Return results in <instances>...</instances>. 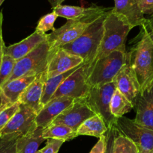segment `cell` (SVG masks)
<instances>
[{"label":"cell","instance_id":"obj_24","mask_svg":"<svg viewBox=\"0 0 153 153\" xmlns=\"http://www.w3.org/2000/svg\"><path fill=\"white\" fill-rule=\"evenodd\" d=\"M42 136L46 140L47 139H57L63 140L64 142L77 137L76 132L72 128L62 124L52 123L43 128Z\"/></svg>","mask_w":153,"mask_h":153},{"label":"cell","instance_id":"obj_21","mask_svg":"<svg viewBox=\"0 0 153 153\" xmlns=\"http://www.w3.org/2000/svg\"><path fill=\"white\" fill-rule=\"evenodd\" d=\"M43 128L38 127L33 132L19 137L16 142V153H36L45 139L42 136Z\"/></svg>","mask_w":153,"mask_h":153},{"label":"cell","instance_id":"obj_3","mask_svg":"<svg viewBox=\"0 0 153 153\" xmlns=\"http://www.w3.org/2000/svg\"><path fill=\"white\" fill-rule=\"evenodd\" d=\"M132 28H133L130 26L125 18L115 13L112 10V8L111 9L105 18L103 37L100 41L98 52L90 67L96 61L114 51L126 50V37ZM88 69L86 71L85 75Z\"/></svg>","mask_w":153,"mask_h":153},{"label":"cell","instance_id":"obj_40","mask_svg":"<svg viewBox=\"0 0 153 153\" xmlns=\"http://www.w3.org/2000/svg\"><path fill=\"white\" fill-rule=\"evenodd\" d=\"M148 153H153V149H152V150H151V151H150V152H148Z\"/></svg>","mask_w":153,"mask_h":153},{"label":"cell","instance_id":"obj_20","mask_svg":"<svg viewBox=\"0 0 153 153\" xmlns=\"http://www.w3.org/2000/svg\"><path fill=\"white\" fill-rule=\"evenodd\" d=\"M36 77L37 76H28L14 79L4 84L1 88L2 91L9 102L10 104H14L17 102L21 94Z\"/></svg>","mask_w":153,"mask_h":153},{"label":"cell","instance_id":"obj_23","mask_svg":"<svg viewBox=\"0 0 153 153\" xmlns=\"http://www.w3.org/2000/svg\"><path fill=\"white\" fill-rule=\"evenodd\" d=\"M79 67H75V68L72 69V70H69L68 72H65V73H62V74H60L56 76H54V77L50 78V79H47L45 81L44 84V89L41 97V100H40L42 108L44 105H46L52 100V96L54 95V94L57 91L58 87L61 85V84L64 82V79H67Z\"/></svg>","mask_w":153,"mask_h":153},{"label":"cell","instance_id":"obj_35","mask_svg":"<svg viewBox=\"0 0 153 153\" xmlns=\"http://www.w3.org/2000/svg\"><path fill=\"white\" fill-rule=\"evenodd\" d=\"M105 149V135L104 134L98 143L94 146V147L92 149L89 153H104Z\"/></svg>","mask_w":153,"mask_h":153},{"label":"cell","instance_id":"obj_7","mask_svg":"<svg viewBox=\"0 0 153 153\" xmlns=\"http://www.w3.org/2000/svg\"><path fill=\"white\" fill-rule=\"evenodd\" d=\"M103 13L94 15L82 19H77V20L69 19L62 26L58 28H56L53 31H52V33L46 34V41L49 43L50 49V57L58 49L78 38L86 29L89 24Z\"/></svg>","mask_w":153,"mask_h":153},{"label":"cell","instance_id":"obj_31","mask_svg":"<svg viewBox=\"0 0 153 153\" xmlns=\"http://www.w3.org/2000/svg\"><path fill=\"white\" fill-rule=\"evenodd\" d=\"M117 130L114 126L108 128L105 132V149L104 153H112L113 152L114 140L116 136Z\"/></svg>","mask_w":153,"mask_h":153},{"label":"cell","instance_id":"obj_15","mask_svg":"<svg viewBox=\"0 0 153 153\" xmlns=\"http://www.w3.org/2000/svg\"><path fill=\"white\" fill-rule=\"evenodd\" d=\"M74 100L70 97H58L51 100L36 117V125L38 127L44 128L52 123V121L68 107L74 102Z\"/></svg>","mask_w":153,"mask_h":153},{"label":"cell","instance_id":"obj_38","mask_svg":"<svg viewBox=\"0 0 153 153\" xmlns=\"http://www.w3.org/2000/svg\"><path fill=\"white\" fill-rule=\"evenodd\" d=\"M64 1V0H48V1H49L51 7H52V10H53L55 7H56L57 6L62 4V3Z\"/></svg>","mask_w":153,"mask_h":153},{"label":"cell","instance_id":"obj_30","mask_svg":"<svg viewBox=\"0 0 153 153\" xmlns=\"http://www.w3.org/2000/svg\"><path fill=\"white\" fill-rule=\"evenodd\" d=\"M64 142L57 139H47L46 146L39 149L36 153H58Z\"/></svg>","mask_w":153,"mask_h":153},{"label":"cell","instance_id":"obj_12","mask_svg":"<svg viewBox=\"0 0 153 153\" xmlns=\"http://www.w3.org/2000/svg\"><path fill=\"white\" fill-rule=\"evenodd\" d=\"M83 64L81 58L58 49L50 57L45 71L46 79L62 74Z\"/></svg>","mask_w":153,"mask_h":153},{"label":"cell","instance_id":"obj_33","mask_svg":"<svg viewBox=\"0 0 153 153\" xmlns=\"http://www.w3.org/2000/svg\"><path fill=\"white\" fill-rule=\"evenodd\" d=\"M143 14H153V0H138Z\"/></svg>","mask_w":153,"mask_h":153},{"label":"cell","instance_id":"obj_36","mask_svg":"<svg viewBox=\"0 0 153 153\" xmlns=\"http://www.w3.org/2000/svg\"><path fill=\"white\" fill-rule=\"evenodd\" d=\"M142 26L145 28L148 36L153 41V14H152L148 19H146V21Z\"/></svg>","mask_w":153,"mask_h":153},{"label":"cell","instance_id":"obj_16","mask_svg":"<svg viewBox=\"0 0 153 153\" xmlns=\"http://www.w3.org/2000/svg\"><path fill=\"white\" fill-rule=\"evenodd\" d=\"M46 80L45 72L37 76L36 79L21 94L18 100L20 104L32 109L34 112L37 113V114L42 109L40 100L43 94L44 84Z\"/></svg>","mask_w":153,"mask_h":153},{"label":"cell","instance_id":"obj_10","mask_svg":"<svg viewBox=\"0 0 153 153\" xmlns=\"http://www.w3.org/2000/svg\"><path fill=\"white\" fill-rule=\"evenodd\" d=\"M82 64L64 79L52 96V100L62 97H70L74 100H80L86 97L90 86L87 83Z\"/></svg>","mask_w":153,"mask_h":153},{"label":"cell","instance_id":"obj_26","mask_svg":"<svg viewBox=\"0 0 153 153\" xmlns=\"http://www.w3.org/2000/svg\"><path fill=\"white\" fill-rule=\"evenodd\" d=\"M112 153H139L137 148L129 139L117 131L114 140Z\"/></svg>","mask_w":153,"mask_h":153},{"label":"cell","instance_id":"obj_17","mask_svg":"<svg viewBox=\"0 0 153 153\" xmlns=\"http://www.w3.org/2000/svg\"><path fill=\"white\" fill-rule=\"evenodd\" d=\"M112 10L126 19L132 28L142 26L146 21L138 0H114Z\"/></svg>","mask_w":153,"mask_h":153},{"label":"cell","instance_id":"obj_22","mask_svg":"<svg viewBox=\"0 0 153 153\" xmlns=\"http://www.w3.org/2000/svg\"><path fill=\"white\" fill-rule=\"evenodd\" d=\"M106 124L98 115H94L82 123L76 130V135H88L100 138L107 130Z\"/></svg>","mask_w":153,"mask_h":153},{"label":"cell","instance_id":"obj_13","mask_svg":"<svg viewBox=\"0 0 153 153\" xmlns=\"http://www.w3.org/2000/svg\"><path fill=\"white\" fill-rule=\"evenodd\" d=\"M134 108L136 111L134 121L141 126L153 130V85L140 93Z\"/></svg>","mask_w":153,"mask_h":153},{"label":"cell","instance_id":"obj_14","mask_svg":"<svg viewBox=\"0 0 153 153\" xmlns=\"http://www.w3.org/2000/svg\"><path fill=\"white\" fill-rule=\"evenodd\" d=\"M113 82L116 89L134 105L136 98L140 93V88L127 62L117 73Z\"/></svg>","mask_w":153,"mask_h":153},{"label":"cell","instance_id":"obj_37","mask_svg":"<svg viewBox=\"0 0 153 153\" xmlns=\"http://www.w3.org/2000/svg\"><path fill=\"white\" fill-rule=\"evenodd\" d=\"M10 105L12 104H10V103L9 102V101L8 100V99L4 97L2 91V89L0 88V111H1L3 108H4L7 107V106Z\"/></svg>","mask_w":153,"mask_h":153},{"label":"cell","instance_id":"obj_4","mask_svg":"<svg viewBox=\"0 0 153 153\" xmlns=\"http://www.w3.org/2000/svg\"><path fill=\"white\" fill-rule=\"evenodd\" d=\"M126 50H116L96 61L86 73L90 87L113 82L116 76L127 62Z\"/></svg>","mask_w":153,"mask_h":153},{"label":"cell","instance_id":"obj_11","mask_svg":"<svg viewBox=\"0 0 153 153\" xmlns=\"http://www.w3.org/2000/svg\"><path fill=\"white\" fill-rule=\"evenodd\" d=\"M94 115H96L95 113L92 110L84 99L74 100V102L63 111L52 123L64 125L76 132V130L82 123Z\"/></svg>","mask_w":153,"mask_h":153},{"label":"cell","instance_id":"obj_1","mask_svg":"<svg viewBox=\"0 0 153 153\" xmlns=\"http://www.w3.org/2000/svg\"><path fill=\"white\" fill-rule=\"evenodd\" d=\"M131 40L127 64L139 84L140 92L153 85V41L143 26Z\"/></svg>","mask_w":153,"mask_h":153},{"label":"cell","instance_id":"obj_9","mask_svg":"<svg viewBox=\"0 0 153 153\" xmlns=\"http://www.w3.org/2000/svg\"><path fill=\"white\" fill-rule=\"evenodd\" d=\"M36 117L37 113L32 109L20 104L16 113L0 131V139H18L33 132L38 128Z\"/></svg>","mask_w":153,"mask_h":153},{"label":"cell","instance_id":"obj_19","mask_svg":"<svg viewBox=\"0 0 153 153\" xmlns=\"http://www.w3.org/2000/svg\"><path fill=\"white\" fill-rule=\"evenodd\" d=\"M111 8L100 7L97 5H92L89 7H79L73 5H60L57 6L53 9V11L60 17L67 19L68 20H77L82 19L94 15L100 14L104 12L108 11Z\"/></svg>","mask_w":153,"mask_h":153},{"label":"cell","instance_id":"obj_18","mask_svg":"<svg viewBox=\"0 0 153 153\" xmlns=\"http://www.w3.org/2000/svg\"><path fill=\"white\" fill-rule=\"evenodd\" d=\"M45 40H46V34L34 31L32 34L20 42L5 46L4 53L11 56L16 61H18L34 50Z\"/></svg>","mask_w":153,"mask_h":153},{"label":"cell","instance_id":"obj_39","mask_svg":"<svg viewBox=\"0 0 153 153\" xmlns=\"http://www.w3.org/2000/svg\"><path fill=\"white\" fill-rule=\"evenodd\" d=\"M4 0H0V6L2 5V4L3 2H4Z\"/></svg>","mask_w":153,"mask_h":153},{"label":"cell","instance_id":"obj_29","mask_svg":"<svg viewBox=\"0 0 153 153\" xmlns=\"http://www.w3.org/2000/svg\"><path fill=\"white\" fill-rule=\"evenodd\" d=\"M20 103L17 102L14 104L7 106L0 111V131L7 125L14 115L16 113L20 108Z\"/></svg>","mask_w":153,"mask_h":153},{"label":"cell","instance_id":"obj_32","mask_svg":"<svg viewBox=\"0 0 153 153\" xmlns=\"http://www.w3.org/2000/svg\"><path fill=\"white\" fill-rule=\"evenodd\" d=\"M15 138L0 139V153H16Z\"/></svg>","mask_w":153,"mask_h":153},{"label":"cell","instance_id":"obj_28","mask_svg":"<svg viewBox=\"0 0 153 153\" xmlns=\"http://www.w3.org/2000/svg\"><path fill=\"white\" fill-rule=\"evenodd\" d=\"M58 17V16L53 10L51 13L44 15L39 19L35 31L43 34H46L48 31H53L56 29L54 28V23Z\"/></svg>","mask_w":153,"mask_h":153},{"label":"cell","instance_id":"obj_27","mask_svg":"<svg viewBox=\"0 0 153 153\" xmlns=\"http://www.w3.org/2000/svg\"><path fill=\"white\" fill-rule=\"evenodd\" d=\"M16 60L8 54L4 53L0 67V88L7 82L14 68Z\"/></svg>","mask_w":153,"mask_h":153},{"label":"cell","instance_id":"obj_5","mask_svg":"<svg viewBox=\"0 0 153 153\" xmlns=\"http://www.w3.org/2000/svg\"><path fill=\"white\" fill-rule=\"evenodd\" d=\"M50 54V45L48 42L45 40L28 55L16 61L11 76L7 82L18 78L38 76L39 74L44 73L49 62Z\"/></svg>","mask_w":153,"mask_h":153},{"label":"cell","instance_id":"obj_6","mask_svg":"<svg viewBox=\"0 0 153 153\" xmlns=\"http://www.w3.org/2000/svg\"><path fill=\"white\" fill-rule=\"evenodd\" d=\"M116 89L113 82L90 87L88 95L84 99L95 114L103 119L107 128L114 126L117 120L110 111V101Z\"/></svg>","mask_w":153,"mask_h":153},{"label":"cell","instance_id":"obj_8","mask_svg":"<svg viewBox=\"0 0 153 153\" xmlns=\"http://www.w3.org/2000/svg\"><path fill=\"white\" fill-rule=\"evenodd\" d=\"M114 127L119 134L133 142L139 153H148L153 149V130L141 126L125 117L118 118Z\"/></svg>","mask_w":153,"mask_h":153},{"label":"cell","instance_id":"obj_2","mask_svg":"<svg viewBox=\"0 0 153 153\" xmlns=\"http://www.w3.org/2000/svg\"><path fill=\"white\" fill-rule=\"evenodd\" d=\"M110 10L93 20L78 38L60 48L82 58L85 73L92 64L98 52L103 37L104 23Z\"/></svg>","mask_w":153,"mask_h":153},{"label":"cell","instance_id":"obj_34","mask_svg":"<svg viewBox=\"0 0 153 153\" xmlns=\"http://www.w3.org/2000/svg\"><path fill=\"white\" fill-rule=\"evenodd\" d=\"M2 22L3 13L2 11H1L0 12V67H1L3 55H4V49H5V44H4L2 35Z\"/></svg>","mask_w":153,"mask_h":153},{"label":"cell","instance_id":"obj_25","mask_svg":"<svg viewBox=\"0 0 153 153\" xmlns=\"http://www.w3.org/2000/svg\"><path fill=\"white\" fill-rule=\"evenodd\" d=\"M134 108V105L118 90L116 89L110 101V111L116 119L124 117Z\"/></svg>","mask_w":153,"mask_h":153}]
</instances>
